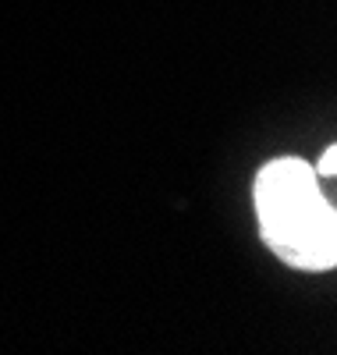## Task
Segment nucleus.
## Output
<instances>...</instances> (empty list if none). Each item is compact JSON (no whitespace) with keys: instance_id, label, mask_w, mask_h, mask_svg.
Segmentation results:
<instances>
[{"instance_id":"obj_1","label":"nucleus","mask_w":337,"mask_h":355,"mask_svg":"<svg viewBox=\"0 0 337 355\" xmlns=\"http://www.w3.org/2000/svg\"><path fill=\"white\" fill-rule=\"evenodd\" d=\"M256 217L270 252L295 270H334L337 214L313 164L277 157L256 174Z\"/></svg>"},{"instance_id":"obj_2","label":"nucleus","mask_w":337,"mask_h":355,"mask_svg":"<svg viewBox=\"0 0 337 355\" xmlns=\"http://www.w3.org/2000/svg\"><path fill=\"white\" fill-rule=\"evenodd\" d=\"M334 171H337V146H327L320 164H316V174L320 178H334Z\"/></svg>"}]
</instances>
